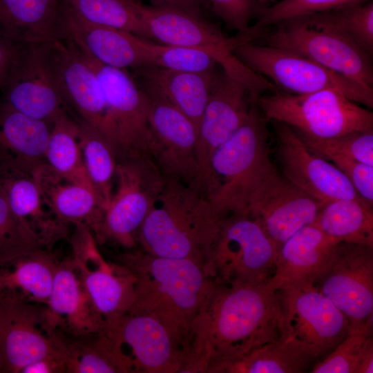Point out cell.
<instances>
[{"label":"cell","mask_w":373,"mask_h":373,"mask_svg":"<svg viewBox=\"0 0 373 373\" xmlns=\"http://www.w3.org/2000/svg\"><path fill=\"white\" fill-rule=\"evenodd\" d=\"M59 261L41 248L0 262V303L46 305Z\"/></svg>","instance_id":"obj_27"},{"label":"cell","mask_w":373,"mask_h":373,"mask_svg":"<svg viewBox=\"0 0 373 373\" xmlns=\"http://www.w3.org/2000/svg\"><path fill=\"white\" fill-rule=\"evenodd\" d=\"M135 7L153 40L165 45L209 50L219 55L220 62L238 46L249 42L242 33L227 37L215 24L182 10L137 1Z\"/></svg>","instance_id":"obj_22"},{"label":"cell","mask_w":373,"mask_h":373,"mask_svg":"<svg viewBox=\"0 0 373 373\" xmlns=\"http://www.w3.org/2000/svg\"><path fill=\"white\" fill-rule=\"evenodd\" d=\"M372 317L359 328L349 332L345 338L323 361L315 364L311 373H355L363 347L372 336Z\"/></svg>","instance_id":"obj_41"},{"label":"cell","mask_w":373,"mask_h":373,"mask_svg":"<svg viewBox=\"0 0 373 373\" xmlns=\"http://www.w3.org/2000/svg\"><path fill=\"white\" fill-rule=\"evenodd\" d=\"M32 175L48 207L60 220L88 228L96 239L104 212L90 182L64 178L46 163Z\"/></svg>","instance_id":"obj_28"},{"label":"cell","mask_w":373,"mask_h":373,"mask_svg":"<svg viewBox=\"0 0 373 373\" xmlns=\"http://www.w3.org/2000/svg\"><path fill=\"white\" fill-rule=\"evenodd\" d=\"M216 73L198 130V176L193 186L204 195L213 152L247 120L258 97L249 72L222 68Z\"/></svg>","instance_id":"obj_11"},{"label":"cell","mask_w":373,"mask_h":373,"mask_svg":"<svg viewBox=\"0 0 373 373\" xmlns=\"http://www.w3.org/2000/svg\"><path fill=\"white\" fill-rule=\"evenodd\" d=\"M223 218L195 189L164 180L140 229L137 242L153 256L191 259L205 267Z\"/></svg>","instance_id":"obj_3"},{"label":"cell","mask_w":373,"mask_h":373,"mask_svg":"<svg viewBox=\"0 0 373 373\" xmlns=\"http://www.w3.org/2000/svg\"><path fill=\"white\" fill-rule=\"evenodd\" d=\"M256 104L266 120L285 124L298 133L330 138L373 131V113L334 89L296 95H260Z\"/></svg>","instance_id":"obj_5"},{"label":"cell","mask_w":373,"mask_h":373,"mask_svg":"<svg viewBox=\"0 0 373 373\" xmlns=\"http://www.w3.org/2000/svg\"><path fill=\"white\" fill-rule=\"evenodd\" d=\"M116 179L117 190L104 211L96 240L110 239L132 248L163 189L164 179L149 154L118 162Z\"/></svg>","instance_id":"obj_10"},{"label":"cell","mask_w":373,"mask_h":373,"mask_svg":"<svg viewBox=\"0 0 373 373\" xmlns=\"http://www.w3.org/2000/svg\"><path fill=\"white\" fill-rule=\"evenodd\" d=\"M326 158L345 175L358 194L373 205V166L341 155Z\"/></svg>","instance_id":"obj_45"},{"label":"cell","mask_w":373,"mask_h":373,"mask_svg":"<svg viewBox=\"0 0 373 373\" xmlns=\"http://www.w3.org/2000/svg\"><path fill=\"white\" fill-rule=\"evenodd\" d=\"M0 191L44 249H52L57 242L69 238L70 225L50 210L32 175L0 170Z\"/></svg>","instance_id":"obj_29"},{"label":"cell","mask_w":373,"mask_h":373,"mask_svg":"<svg viewBox=\"0 0 373 373\" xmlns=\"http://www.w3.org/2000/svg\"><path fill=\"white\" fill-rule=\"evenodd\" d=\"M2 87V99L50 125L69 108L59 82L52 42L19 44Z\"/></svg>","instance_id":"obj_8"},{"label":"cell","mask_w":373,"mask_h":373,"mask_svg":"<svg viewBox=\"0 0 373 373\" xmlns=\"http://www.w3.org/2000/svg\"><path fill=\"white\" fill-rule=\"evenodd\" d=\"M119 263L135 277V300L128 312L151 315L164 323L190 352L192 328L216 282L191 259L124 254Z\"/></svg>","instance_id":"obj_2"},{"label":"cell","mask_w":373,"mask_h":373,"mask_svg":"<svg viewBox=\"0 0 373 373\" xmlns=\"http://www.w3.org/2000/svg\"><path fill=\"white\" fill-rule=\"evenodd\" d=\"M297 133L311 151L323 158L341 155L373 166V131L352 132L325 139Z\"/></svg>","instance_id":"obj_40"},{"label":"cell","mask_w":373,"mask_h":373,"mask_svg":"<svg viewBox=\"0 0 373 373\" xmlns=\"http://www.w3.org/2000/svg\"><path fill=\"white\" fill-rule=\"evenodd\" d=\"M267 138L266 119L256 102L243 125L212 154L204 195L220 216H247L250 195L273 164Z\"/></svg>","instance_id":"obj_4"},{"label":"cell","mask_w":373,"mask_h":373,"mask_svg":"<svg viewBox=\"0 0 373 373\" xmlns=\"http://www.w3.org/2000/svg\"><path fill=\"white\" fill-rule=\"evenodd\" d=\"M237 63H241V62H236V63H234V64H237ZM233 64H231V65H233ZM231 65H230V66H231ZM227 67H228V66H227ZM224 68H225V67H224ZM260 76H261V75H260ZM263 78H264V79L267 81V89L264 91V92H265L266 90H267L270 88V84H269V82L265 77H263ZM264 92H263V93H264Z\"/></svg>","instance_id":"obj_52"},{"label":"cell","mask_w":373,"mask_h":373,"mask_svg":"<svg viewBox=\"0 0 373 373\" xmlns=\"http://www.w3.org/2000/svg\"><path fill=\"white\" fill-rule=\"evenodd\" d=\"M373 372V337L365 341L355 373Z\"/></svg>","instance_id":"obj_49"},{"label":"cell","mask_w":373,"mask_h":373,"mask_svg":"<svg viewBox=\"0 0 373 373\" xmlns=\"http://www.w3.org/2000/svg\"><path fill=\"white\" fill-rule=\"evenodd\" d=\"M79 144L87 177L103 212L112 199L117 161L112 146L95 128L76 118Z\"/></svg>","instance_id":"obj_36"},{"label":"cell","mask_w":373,"mask_h":373,"mask_svg":"<svg viewBox=\"0 0 373 373\" xmlns=\"http://www.w3.org/2000/svg\"><path fill=\"white\" fill-rule=\"evenodd\" d=\"M19 373H68V370L64 357L57 350L26 365Z\"/></svg>","instance_id":"obj_46"},{"label":"cell","mask_w":373,"mask_h":373,"mask_svg":"<svg viewBox=\"0 0 373 373\" xmlns=\"http://www.w3.org/2000/svg\"><path fill=\"white\" fill-rule=\"evenodd\" d=\"M324 204L291 182L271 164L250 195L247 216L259 224L278 251L292 235L314 221Z\"/></svg>","instance_id":"obj_15"},{"label":"cell","mask_w":373,"mask_h":373,"mask_svg":"<svg viewBox=\"0 0 373 373\" xmlns=\"http://www.w3.org/2000/svg\"><path fill=\"white\" fill-rule=\"evenodd\" d=\"M45 160L58 175L70 180L90 182L82 159L79 124L68 111L62 112L52 124Z\"/></svg>","instance_id":"obj_37"},{"label":"cell","mask_w":373,"mask_h":373,"mask_svg":"<svg viewBox=\"0 0 373 373\" xmlns=\"http://www.w3.org/2000/svg\"><path fill=\"white\" fill-rule=\"evenodd\" d=\"M201 1H202V3H203L204 6H205V3H204V0H201Z\"/></svg>","instance_id":"obj_54"},{"label":"cell","mask_w":373,"mask_h":373,"mask_svg":"<svg viewBox=\"0 0 373 373\" xmlns=\"http://www.w3.org/2000/svg\"><path fill=\"white\" fill-rule=\"evenodd\" d=\"M242 64V63H237V64ZM234 64H233V65H234ZM231 66H232V65H231ZM228 67H229V66H228ZM225 68H226V67H225ZM261 77H262V76H261ZM262 78H263V77H262ZM263 79H264V78H263ZM264 80H265V82H266V87H265V90L262 92V93L267 89V81H266L265 79H264ZM262 93H261V94H262ZM261 94H260V95H261Z\"/></svg>","instance_id":"obj_53"},{"label":"cell","mask_w":373,"mask_h":373,"mask_svg":"<svg viewBox=\"0 0 373 373\" xmlns=\"http://www.w3.org/2000/svg\"><path fill=\"white\" fill-rule=\"evenodd\" d=\"M41 248L44 247L13 213L0 191V262Z\"/></svg>","instance_id":"obj_42"},{"label":"cell","mask_w":373,"mask_h":373,"mask_svg":"<svg viewBox=\"0 0 373 373\" xmlns=\"http://www.w3.org/2000/svg\"><path fill=\"white\" fill-rule=\"evenodd\" d=\"M18 45L0 35V76L8 73Z\"/></svg>","instance_id":"obj_48"},{"label":"cell","mask_w":373,"mask_h":373,"mask_svg":"<svg viewBox=\"0 0 373 373\" xmlns=\"http://www.w3.org/2000/svg\"><path fill=\"white\" fill-rule=\"evenodd\" d=\"M53 47L59 82L69 109L75 110L79 119L98 131L113 148L108 110L95 72L72 40L55 41Z\"/></svg>","instance_id":"obj_21"},{"label":"cell","mask_w":373,"mask_h":373,"mask_svg":"<svg viewBox=\"0 0 373 373\" xmlns=\"http://www.w3.org/2000/svg\"><path fill=\"white\" fill-rule=\"evenodd\" d=\"M75 44L99 82L117 162L149 154L151 135L148 124L149 102L146 93L126 69L106 65Z\"/></svg>","instance_id":"obj_9"},{"label":"cell","mask_w":373,"mask_h":373,"mask_svg":"<svg viewBox=\"0 0 373 373\" xmlns=\"http://www.w3.org/2000/svg\"><path fill=\"white\" fill-rule=\"evenodd\" d=\"M213 12L231 30L246 32L273 3L271 0H204Z\"/></svg>","instance_id":"obj_44"},{"label":"cell","mask_w":373,"mask_h":373,"mask_svg":"<svg viewBox=\"0 0 373 373\" xmlns=\"http://www.w3.org/2000/svg\"><path fill=\"white\" fill-rule=\"evenodd\" d=\"M278 140L277 157L283 175L323 204L361 198L334 164L311 151L289 126L271 121Z\"/></svg>","instance_id":"obj_19"},{"label":"cell","mask_w":373,"mask_h":373,"mask_svg":"<svg viewBox=\"0 0 373 373\" xmlns=\"http://www.w3.org/2000/svg\"><path fill=\"white\" fill-rule=\"evenodd\" d=\"M340 242L314 223L303 227L278 249L267 286L276 291L294 283L315 285L329 269Z\"/></svg>","instance_id":"obj_24"},{"label":"cell","mask_w":373,"mask_h":373,"mask_svg":"<svg viewBox=\"0 0 373 373\" xmlns=\"http://www.w3.org/2000/svg\"><path fill=\"white\" fill-rule=\"evenodd\" d=\"M142 2V0H135ZM149 5L169 7L182 10L189 14L202 17L203 3L201 0H146Z\"/></svg>","instance_id":"obj_47"},{"label":"cell","mask_w":373,"mask_h":373,"mask_svg":"<svg viewBox=\"0 0 373 373\" xmlns=\"http://www.w3.org/2000/svg\"><path fill=\"white\" fill-rule=\"evenodd\" d=\"M232 53L287 93L302 95L330 88L355 103L373 107V88L289 50L249 41L238 46Z\"/></svg>","instance_id":"obj_6"},{"label":"cell","mask_w":373,"mask_h":373,"mask_svg":"<svg viewBox=\"0 0 373 373\" xmlns=\"http://www.w3.org/2000/svg\"><path fill=\"white\" fill-rule=\"evenodd\" d=\"M86 21L152 39L135 0H62Z\"/></svg>","instance_id":"obj_38"},{"label":"cell","mask_w":373,"mask_h":373,"mask_svg":"<svg viewBox=\"0 0 373 373\" xmlns=\"http://www.w3.org/2000/svg\"><path fill=\"white\" fill-rule=\"evenodd\" d=\"M137 84L153 89L187 116L199 130L216 73L186 72L153 65L133 69Z\"/></svg>","instance_id":"obj_30"},{"label":"cell","mask_w":373,"mask_h":373,"mask_svg":"<svg viewBox=\"0 0 373 373\" xmlns=\"http://www.w3.org/2000/svg\"><path fill=\"white\" fill-rule=\"evenodd\" d=\"M140 87L146 93L151 138L149 154L164 180L193 187L198 176V130L182 112L153 89Z\"/></svg>","instance_id":"obj_14"},{"label":"cell","mask_w":373,"mask_h":373,"mask_svg":"<svg viewBox=\"0 0 373 373\" xmlns=\"http://www.w3.org/2000/svg\"><path fill=\"white\" fill-rule=\"evenodd\" d=\"M287 336L276 291L266 284L216 283L192 328L184 372H214Z\"/></svg>","instance_id":"obj_1"},{"label":"cell","mask_w":373,"mask_h":373,"mask_svg":"<svg viewBox=\"0 0 373 373\" xmlns=\"http://www.w3.org/2000/svg\"><path fill=\"white\" fill-rule=\"evenodd\" d=\"M50 124L0 101V170L32 175L46 163Z\"/></svg>","instance_id":"obj_26"},{"label":"cell","mask_w":373,"mask_h":373,"mask_svg":"<svg viewBox=\"0 0 373 373\" xmlns=\"http://www.w3.org/2000/svg\"><path fill=\"white\" fill-rule=\"evenodd\" d=\"M72 256L86 289L104 320L127 313L135 300V277L121 263L105 260L90 230L75 226L69 237Z\"/></svg>","instance_id":"obj_18"},{"label":"cell","mask_w":373,"mask_h":373,"mask_svg":"<svg viewBox=\"0 0 373 373\" xmlns=\"http://www.w3.org/2000/svg\"><path fill=\"white\" fill-rule=\"evenodd\" d=\"M102 329L120 347L129 348L135 372H182L189 354L184 343L151 315L127 312L104 320Z\"/></svg>","instance_id":"obj_16"},{"label":"cell","mask_w":373,"mask_h":373,"mask_svg":"<svg viewBox=\"0 0 373 373\" xmlns=\"http://www.w3.org/2000/svg\"><path fill=\"white\" fill-rule=\"evenodd\" d=\"M370 0H281L262 12L250 30L254 32L291 17L363 3Z\"/></svg>","instance_id":"obj_43"},{"label":"cell","mask_w":373,"mask_h":373,"mask_svg":"<svg viewBox=\"0 0 373 373\" xmlns=\"http://www.w3.org/2000/svg\"><path fill=\"white\" fill-rule=\"evenodd\" d=\"M104 320L95 307L71 256L60 260L41 327L48 335L60 330L72 337L98 332Z\"/></svg>","instance_id":"obj_20"},{"label":"cell","mask_w":373,"mask_h":373,"mask_svg":"<svg viewBox=\"0 0 373 373\" xmlns=\"http://www.w3.org/2000/svg\"><path fill=\"white\" fill-rule=\"evenodd\" d=\"M372 206L363 198L332 200L312 223L340 241L373 247Z\"/></svg>","instance_id":"obj_33"},{"label":"cell","mask_w":373,"mask_h":373,"mask_svg":"<svg viewBox=\"0 0 373 373\" xmlns=\"http://www.w3.org/2000/svg\"><path fill=\"white\" fill-rule=\"evenodd\" d=\"M315 285L344 315L350 331L363 326L373 314V247L338 242Z\"/></svg>","instance_id":"obj_17"},{"label":"cell","mask_w":373,"mask_h":373,"mask_svg":"<svg viewBox=\"0 0 373 373\" xmlns=\"http://www.w3.org/2000/svg\"><path fill=\"white\" fill-rule=\"evenodd\" d=\"M313 361L293 338L285 336L224 364L218 373H300Z\"/></svg>","instance_id":"obj_34"},{"label":"cell","mask_w":373,"mask_h":373,"mask_svg":"<svg viewBox=\"0 0 373 373\" xmlns=\"http://www.w3.org/2000/svg\"><path fill=\"white\" fill-rule=\"evenodd\" d=\"M61 0H0V35L17 44L64 39Z\"/></svg>","instance_id":"obj_31"},{"label":"cell","mask_w":373,"mask_h":373,"mask_svg":"<svg viewBox=\"0 0 373 373\" xmlns=\"http://www.w3.org/2000/svg\"><path fill=\"white\" fill-rule=\"evenodd\" d=\"M236 62H241V61H240L239 60H237V61L236 60V61H234V62L231 63V65L233 64H234V63H236ZM241 63H242V62H241ZM230 66V64L228 65V66H224V67H227V66ZM224 67H222V68H224ZM247 68H248V67H247ZM267 81H268V80H267ZM268 82H269V84H270V88H269L267 90H266V91H270V90H274V84H273L271 82H270L269 81H268Z\"/></svg>","instance_id":"obj_50"},{"label":"cell","mask_w":373,"mask_h":373,"mask_svg":"<svg viewBox=\"0 0 373 373\" xmlns=\"http://www.w3.org/2000/svg\"><path fill=\"white\" fill-rule=\"evenodd\" d=\"M44 309L40 304L0 303V373H19L57 352L41 327Z\"/></svg>","instance_id":"obj_23"},{"label":"cell","mask_w":373,"mask_h":373,"mask_svg":"<svg viewBox=\"0 0 373 373\" xmlns=\"http://www.w3.org/2000/svg\"><path fill=\"white\" fill-rule=\"evenodd\" d=\"M7 74L0 76V87H2V86L3 85L6 79Z\"/></svg>","instance_id":"obj_51"},{"label":"cell","mask_w":373,"mask_h":373,"mask_svg":"<svg viewBox=\"0 0 373 373\" xmlns=\"http://www.w3.org/2000/svg\"><path fill=\"white\" fill-rule=\"evenodd\" d=\"M305 26L328 30L350 40L372 57L373 54V3L294 17Z\"/></svg>","instance_id":"obj_35"},{"label":"cell","mask_w":373,"mask_h":373,"mask_svg":"<svg viewBox=\"0 0 373 373\" xmlns=\"http://www.w3.org/2000/svg\"><path fill=\"white\" fill-rule=\"evenodd\" d=\"M48 336L64 357L68 373L135 372L130 357L102 329L79 337L55 330Z\"/></svg>","instance_id":"obj_32"},{"label":"cell","mask_w":373,"mask_h":373,"mask_svg":"<svg viewBox=\"0 0 373 373\" xmlns=\"http://www.w3.org/2000/svg\"><path fill=\"white\" fill-rule=\"evenodd\" d=\"M277 254L276 245L256 220L248 216H226L205 268L218 284H266Z\"/></svg>","instance_id":"obj_7"},{"label":"cell","mask_w":373,"mask_h":373,"mask_svg":"<svg viewBox=\"0 0 373 373\" xmlns=\"http://www.w3.org/2000/svg\"><path fill=\"white\" fill-rule=\"evenodd\" d=\"M276 291L287 336L314 360L329 354L348 334L347 320L316 285L289 284Z\"/></svg>","instance_id":"obj_13"},{"label":"cell","mask_w":373,"mask_h":373,"mask_svg":"<svg viewBox=\"0 0 373 373\" xmlns=\"http://www.w3.org/2000/svg\"><path fill=\"white\" fill-rule=\"evenodd\" d=\"M262 28L255 41L289 50L373 88L371 57L347 38L308 27L294 17Z\"/></svg>","instance_id":"obj_12"},{"label":"cell","mask_w":373,"mask_h":373,"mask_svg":"<svg viewBox=\"0 0 373 373\" xmlns=\"http://www.w3.org/2000/svg\"><path fill=\"white\" fill-rule=\"evenodd\" d=\"M60 15L64 39L73 41L100 62L122 69L148 65L143 38L89 22L62 0Z\"/></svg>","instance_id":"obj_25"},{"label":"cell","mask_w":373,"mask_h":373,"mask_svg":"<svg viewBox=\"0 0 373 373\" xmlns=\"http://www.w3.org/2000/svg\"><path fill=\"white\" fill-rule=\"evenodd\" d=\"M148 65L186 72H210L216 70L220 57L202 48L157 44L143 38Z\"/></svg>","instance_id":"obj_39"}]
</instances>
